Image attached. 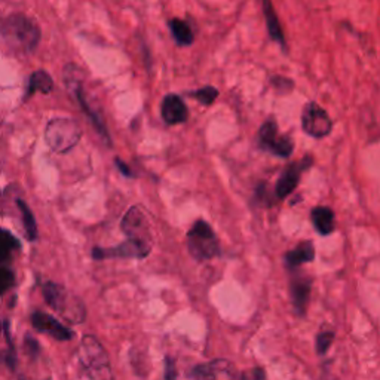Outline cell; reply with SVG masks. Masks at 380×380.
Segmentation results:
<instances>
[{"label":"cell","instance_id":"cell-8","mask_svg":"<svg viewBox=\"0 0 380 380\" xmlns=\"http://www.w3.org/2000/svg\"><path fill=\"white\" fill-rule=\"evenodd\" d=\"M302 126L310 137L322 139L332 132L333 122L330 119L328 113L320 104L310 102L303 109Z\"/></svg>","mask_w":380,"mask_h":380},{"label":"cell","instance_id":"cell-4","mask_svg":"<svg viewBox=\"0 0 380 380\" xmlns=\"http://www.w3.org/2000/svg\"><path fill=\"white\" fill-rule=\"evenodd\" d=\"M82 137V129L70 118H55L45 129V140L55 153H67L77 146Z\"/></svg>","mask_w":380,"mask_h":380},{"label":"cell","instance_id":"cell-14","mask_svg":"<svg viewBox=\"0 0 380 380\" xmlns=\"http://www.w3.org/2000/svg\"><path fill=\"white\" fill-rule=\"evenodd\" d=\"M302 170H303V165H300V163L288 165L276 183V196L278 197L283 200V197L288 196L295 189L297 183H299V180H300Z\"/></svg>","mask_w":380,"mask_h":380},{"label":"cell","instance_id":"cell-6","mask_svg":"<svg viewBox=\"0 0 380 380\" xmlns=\"http://www.w3.org/2000/svg\"><path fill=\"white\" fill-rule=\"evenodd\" d=\"M80 70L76 67V65L73 64H69L67 67L64 69V82L65 85L69 87L70 92L76 97V100L79 102L82 110H84L87 113V116L91 119V122L94 124V126L97 128V131L100 132V134L106 139L107 143H110V137H109V132H107V128L104 125V122L100 119V116L92 110V107L89 106L88 100L85 98V94H84V88H82V80L79 79V73Z\"/></svg>","mask_w":380,"mask_h":380},{"label":"cell","instance_id":"cell-22","mask_svg":"<svg viewBox=\"0 0 380 380\" xmlns=\"http://www.w3.org/2000/svg\"><path fill=\"white\" fill-rule=\"evenodd\" d=\"M16 205H18L20 211H21V216H23V223H24V227H26V232H27V238L30 241H36L38 239V224H36V220H35V216H33L31 210L28 208V205L18 200L16 201Z\"/></svg>","mask_w":380,"mask_h":380},{"label":"cell","instance_id":"cell-18","mask_svg":"<svg viewBox=\"0 0 380 380\" xmlns=\"http://www.w3.org/2000/svg\"><path fill=\"white\" fill-rule=\"evenodd\" d=\"M313 256H315V250H313L312 242H302L299 246H295L294 250L286 254V263L288 268H295L313 260Z\"/></svg>","mask_w":380,"mask_h":380},{"label":"cell","instance_id":"cell-11","mask_svg":"<svg viewBox=\"0 0 380 380\" xmlns=\"http://www.w3.org/2000/svg\"><path fill=\"white\" fill-rule=\"evenodd\" d=\"M152 250V245L143 244L139 241L126 239L119 246L114 249H94L92 257L95 260H104V259H144L148 256Z\"/></svg>","mask_w":380,"mask_h":380},{"label":"cell","instance_id":"cell-24","mask_svg":"<svg viewBox=\"0 0 380 380\" xmlns=\"http://www.w3.org/2000/svg\"><path fill=\"white\" fill-rule=\"evenodd\" d=\"M15 283V276L11 269L8 268H0V297L2 294L9 290Z\"/></svg>","mask_w":380,"mask_h":380},{"label":"cell","instance_id":"cell-2","mask_svg":"<svg viewBox=\"0 0 380 380\" xmlns=\"http://www.w3.org/2000/svg\"><path fill=\"white\" fill-rule=\"evenodd\" d=\"M42 293L48 306L53 308L64 320H67L72 324H80L85 321L87 309L84 302L65 287L55 283H46L43 284Z\"/></svg>","mask_w":380,"mask_h":380},{"label":"cell","instance_id":"cell-23","mask_svg":"<svg viewBox=\"0 0 380 380\" xmlns=\"http://www.w3.org/2000/svg\"><path fill=\"white\" fill-rule=\"evenodd\" d=\"M192 97L196 98V100L204 106H211L214 102H216V98L219 97V91L214 87H204L201 89L192 92Z\"/></svg>","mask_w":380,"mask_h":380},{"label":"cell","instance_id":"cell-7","mask_svg":"<svg viewBox=\"0 0 380 380\" xmlns=\"http://www.w3.org/2000/svg\"><path fill=\"white\" fill-rule=\"evenodd\" d=\"M121 227L126 239L152 245L151 223H148L147 214L143 211L141 207H131L122 219Z\"/></svg>","mask_w":380,"mask_h":380},{"label":"cell","instance_id":"cell-26","mask_svg":"<svg viewBox=\"0 0 380 380\" xmlns=\"http://www.w3.org/2000/svg\"><path fill=\"white\" fill-rule=\"evenodd\" d=\"M165 380H175V366L170 358L165 361Z\"/></svg>","mask_w":380,"mask_h":380},{"label":"cell","instance_id":"cell-9","mask_svg":"<svg viewBox=\"0 0 380 380\" xmlns=\"http://www.w3.org/2000/svg\"><path fill=\"white\" fill-rule=\"evenodd\" d=\"M260 146L264 151H269L271 153L279 158H288L293 153V141L287 136H281L278 132V125L275 121L264 122L259 132Z\"/></svg>","mask_w":380,"mask_h":380},{"label":"cell","instance_id":"cell-15","mask_svg":"<svg viewBox=\"0 0 380 380\" xmlns=\"http://www.w3.org/2000/svg\"><path fill=\"white\" fill-rule=\"evenodd\" d=\"M54 88V80L49 76L48 72L45 70H38L33 73L28 79V85L26 91V100L30 97L35 95V92H42V94H49Z\"/></svg>","mask_w":380,"mask_h":380},{"label":"cell","instance_id":"cell-10","mask_svg":"<svg viewBox=\"0 0 380 380\" xmlns=\"http://www.w3.org/2000/svg\"><path fill=\"white\" fill-rule=\"evenodd\" d=\"M195 380H245L237 367L227 359H214L193 370Z\"/></svg>","mask_w":380,"mask_h":380},{"label":"cell","instance_id":"cell-19","mask_svg":"<svg viewBox=\"0 0 380 380\" xmlns=\"http://www.w3.org/2000/svg\"><path fill=\"white\" fill-rule=\"evenodd\" d=\"M170 30H171V35L175 39V42L181 46H189L195 42V35H193L192 27L183 20H178V18L171 20Z\"/></svg>","mask_w":380,"mask_h":380},{"label":"cell","instance_id":"cell-20","mask_svg":"<svg viewBox=\"0 0 380 380\" xmlns=\"http://www.w3.org/2000/svg\"><path fill=\"white\" fill-rule=\"evenodd\" d=\"M20 249V241L5 229H0V268L6 263L13 251Z\"/></svg>","mask_w":380,"mask_h":380},{"label":"cell","instance_id":"cell-21","mask_svg":"<svg viewBox=\"0 0 380 380\" xmlns=\"http://www.w3.org/2000/svg\"><path fill=\"white\" fill-rule=\"evenodd\" d=\"M309 290H310V284H309L308 279L299 278V279L293 281V286H291L293 302H294V306L300 312L305 310L308 297H309Z\"/></svg>","mask_w":380,"mask_h":380},{"label":"cell","instance_id":"cell-3","mask_svg":"<svg viewBox=\"0 0 380 380\" xmlns=\"http://www.w3.org/2000/svg\"><path fill=\"white\" fill-rule=\"evenodd\" d=\"M79 359L91 380H114L104 346L94 336L82 339Z\"/></svg>","mask_w":380,"mask_h":380},{"label":"cell","instance_id":"cell-17","mask_svg":"<svg viewBox=\"0 0 380 380\" xmlns=\"http://www.w3.org/2000/svg\"><path fill=\"white\" fill-rule=\"evenodd\" d=\"M263 12H264V18H266V24H268L271 38L275 42H278L279 45L284 46L286 45L284 33H283V28H281V26H279L278 15L275 12V8H273L271 0H263Z\"/></svg>","mask_w":380,"mask_h":380},{"label":"cell","instance_id":"cell-13","mask_svg":"<svg viewBox=\"0 0 380 380\" xmlns=\"http://www.w3.org/2000/svg\"><path fill=\"white\" fill-rule=\"evenodd\" d=\"M161 113H162V119L168 125L183 124L186 122L189 116V112H188L185 102L175 94H170L163 98Z\"/></svg>","mask_w":380,"mask_h":380},{"label":"cell","instance_id":"cell-16","mask_svg":"<svg viewBox=\"0 0 380 380\" xmlns=\"http://www.w3.org/2000/svg\"><path fill=\"white\" fill-rule=\"evenodd\" d=\"M312 222L318 234L330 235L335 230V212L327 207H318L312 211Z\"/></svg>","mask_w":380,"mask_h":380},{"label":"cell","instance_id":"cell-12","mask_svg":"<svg viewBox=\"0 0 380 380\" xmlns=\"http://www.w3.org/2000/svg\"><path fill=\"white\" fill-rule=\"evenodd\" d=\"M31 324L39 333L51 336L57 340H70L73 337V332L70 328L63 325L54 317L48 315L43 312H35L31 315Z\"/></svg>","mask_w":380,"mask_h":380},{"label":"cell","instance_id":"cell-27","mask_svg":"<svg viewBox=\"0 0 380 380\" xmlns=\"http://www.w3.org/2000/svg\"><path fill=\"white\" fill-rule=\"evenodd\" d=\"M116 165H118V168L122 171V174L124 175H126V177H131L132 174H131V171H129V168H128V165L126 163H124L119 158H116Z\"/></svg>","mask_w":380,"mask_h":380},{"label":"cell","instance_id":"cell-25","mask_svg":"<svg viewBox=\"0 0 380 380\" xmlns=\"http://www.w3.org/2000/svg\"><path fill=\"white\" fill-rule=\"evenodd\" d=\"M333 342V333H322L318 336V340H317V346H318V352L320 354H324L328 346L332 344Z\"/></svg>","mask_w":380,"mask_h":380},{"label":"cell","instance_id":"cell-1","mask_svg":"<svg viewBox=\"0 0 380 380\" xmlns=\"http://www.w3.org/2000/svg\"><path fill=\"white\" fill-rule=\"evenodd\" d=\"M0 35L13 48L33 51L40 40L38 24L23 13H12L0 23Z\"/></svg>","mask_w":380,"mask_h":380},{"label":"cell","instance_id":"cell-5","mask_svg":"<svg viewBox=\"0 0 380 380\" xmlns=\"http://www.w3.org/2000/svg\"><path fill=\"white\" fill-rule=\"evenodd\" d=\"M186 242L189 253L196 260H210L217 257L220 253L219 239L214 234L212 227L204 220H197L192 226L188 232Z\"/></svg>","mask_w":380,"mask_h":380}]
</instances>
